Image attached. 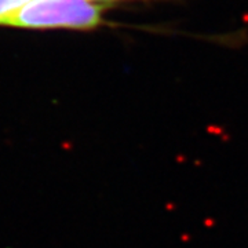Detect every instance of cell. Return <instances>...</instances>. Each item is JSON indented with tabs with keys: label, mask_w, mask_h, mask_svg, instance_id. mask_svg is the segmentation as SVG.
Returning a JSON list of instances; mask_svg holds the SVG:
<instances>
[{
	"label": "cell",
	"mask_w": 248,
	"mask_h": 248,
	"mask_svg": "<svg viewBox=\"0 0 248 248\" xmlns=\"http://www.w3.org/2000/svg\"><path fill=\"white\" fill-rule=\"evenodd\" d=\"M31 0H0V19L13 14Z\"/></svg>",
	"instance_id": "cell-2"
},
{
	"label": "cell",
	"mask_w": 248,
	"mask_h": 248,
	"mask_svg": "<svg viewBox=\"0 0 248 248\" xmlns=\"http://www.w3.org/2000/svg\"><path fill=\"white\" fill-rule=\"evenodd\" d=\"M102 10L91 0H31L0 19V25L93 29L102 24Z\"/></svg>",
	"instance_id": "cell-1"
},
{
	"label": "cell",
	"mask_w": 248,
	"mask_h": 248,
	"mask_svg": "<svg viewBox=\"0 0 248 248\" xmlns=\"http://www.w3.org/2000/svg\"><path fill=\"white\" fill-rule=\"evenodd\" d=\"M91 1H94V0H91ZM95 1H117V0H95Z\"/></svg>",
	"instance_id": "cell-3"
}]
</instances>
